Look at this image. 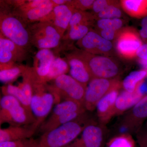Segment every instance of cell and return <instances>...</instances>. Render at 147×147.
I'll return each mask as SVG.
<instances>
[{"label":"cell","instance_id":"cell-1","mask_svg":"<svg viewBox=\"0 0 147 147\" xmlns=\"http://www.w3.org/2000/svg\"><path fill=\"white\" fill-rule=\"evenodd\" d=\"M82 116L42 134L37 147H64L70 144L89 123H83L82 120H79Z\"/></svg>","mask_w":147,"mask_h":147},{"label":"cell","instance_id":"cell-2","mask_svg":"<svg viewBox=\"0 0 147 147\" xmlns=\"http://www.w3.org/2000/svg\"><path fill=\"white\" fill-rule=\"evenodd\" d=\"M32 86L33 95L30 106L35 122L32 125L37 129L50 114L55 104V98L52 92L46 90L45 84L34 82Z\"/></svg>","mask_w":147,"mask_h":147},{"label":"cell","instance_id":"cell-3","mask_svg":"<svg viewBox=\"0 0 147 147\" xmlns=\"http://www.w3.org/2000/svg\"><path fill=\"white\" fill-rule=\"evenodd\" d=\"M76 55L84 62L93 78L116 79L119 74L118 65L108 57L93 55L84 51Z\"/></svg>","mask_w":147,"mask_h":147},{"label":"cell","instance_id":"cell-4","mask_svg":"<svg viewBox=\"0 0 147 147\" xmlns=\"http://www.w3.org/2000/svg\"><path fill=\"white\" fill-rule=\"evenodd\" d=\"M1 34L24 50L31 45L29 28H26L21 19L10 14L1 15Z\"/></svg>","mask_w":147,"mask_h":147},{"label":"cell","instance_id":"cell-5","mask_svg":"<svg viewBox=\"0 0 147 147\" xmlns=\"http://www.w3.org/2000/svg\"><path fill=\"white\" fill-rule=\"evenodd\" d=\"M122 87V82L117 78H92L86 88L84 108L87 111L92 112L102 98L113 90H119Z\"/></svg>","mask_w":147,"mask_h":147},{"label":"cell","instance_id":"cell-6","mask_svg":"<svg viewBox=\"0 0 147 147\" xmlns=\"http://www.w3.org/2000/svg\"><path fill=\"white\" fill-rule=\"evenodd\" d=\"M86 88L70 75L65 74L54 80V86L50 91L55 95L56 104L63 98L64 100H72L84 105Z\"/></svg>","mask_w":147,"mask_h":147},{"label":"cell","instance_id":"cell-7","mask_svg":"<svg viewBox=\"0 0 147 147\" xmlns=\"http://www.w3.org/2000/svg\"><path fill=\"white\" fill-rule=\"evenodd\" d=\"M40 21L29 28L32 44L40 50L57 47L62 37L59 32L50 22Z\"/></svg>","mask_w":147,"mask_h":147},{"label":"cell","instance_id":"cell-8","mask_svg":"<svg viewBox=\"0 0 147 147\" xmlns=\"http://www.w3.org/2000/svg\"><path fill=\"white\" fill-rule=\"evenodd\" d=\"M147 118V94L125 113L120 122L127 133L137 134Z\"/></svg>","mask_w":147,"mask_h":147},{"label":"cell","instance_id":"cell-9","mask_svg":"<svg viewBox=\"0 0 147 147\" xmlns=\"http://www.w3.org/2000/svg\"><path fill=\"white\" fill-rule=\"evenodd\" d=\"M142 45L140 37L134 29L127 28L119 32L116 49L123 57L129 59L135 57L137 50Z\"/></svg>","mask_w":147,"mask_h":147},{"label":"cell","instance_id":"cell-10","mask_svg":"<svg viewBox=\"0 0 147 147\" xmlns=\"http://www.w3.org/2000/svg\"><path fill=\"white\" fill-rule=\"evenodd\" d=\"M105 126L90 123L85 127L81 137L68 146L71 147H101L105 134Z\"/></svg>","mask_w":147,"mask_h":147},{"label":"cell","instance_id":"cell-11","mask_svg":"<svg viewBox=\"0 0 147 147\" xmlns=\"http://www.w3.org/2000/svg\"><path fill=\"white\" fill-rule=\"evenodd\" d=\"M77 44L85 52L94 55H106L113 48L111 41L92 31H90L82 39L78 40Z\"/></svg>","mask_w":147,"mask_h":147},{"label":"cell","instance_id":"cell-12","mask_svg":"<svg viewBox=\"0 0 147 147\" xmlns=\"http://www.w3.org/2000/svg\"><path fill=\"white\" fill-rule=\"evenodd\" d=\"M35 119L32 114L22 105L14 106L9 110L0 111V125L8 123L10 125L23 126L32 125Z\"/></svg>","mask_w":147,"mask_h":147},{"label":"cell","instance_id":"cell-13","mask_svg":"<svg viewBox=\"0 0 147 147\" xmlns=\"http://www.w3.org/2000/svg\"><path fill=\"white\" fill-rule=\"evenodd\" d=\"M68 3L63 5L56 6L53 11L41 21H49L57 28L62 36L68 29L69 22L75 9Z\"/></svg>","mask_w":147,"mask_h":147},{"label":"cell","instance_id":"cell-14","mask_svg":"<svg viewBox=\"0 0 147 147\" xmlns=\"http://www.w3.org/2000/svg\"><path fill=\"white\" fill-rule=\"evenodd\" d=\"M55 57L50 49H40L35 56L34 70L33 72L37 81L45 84L50 67Z\"/></svg>","mask_w":147,"mask_h":147},{"label":"cell","instance_id":"cell-15","mask_svg":"<svg viewBox=\"0 0 147 147\" xmlns=\"http://www.w3.org/2000/svg\"><path fill=\"white\" fill-rule=\"evenodd\" d=\"M119 90L110 92L98 103L96 108L99 123L106 126L114 117L115 105Z\"/></svg>","mask_w":147,"mask_h":147},{"label":"cell","instance_id":"cell-16","mask_svg":"<svg viewBox=\"0 0 147 147\" xmlns=\"http://www.w3.org/2000/svg\"><path fill=\"white\" fill-rule=\"evenodd\" d=\"M142 82L139 83L137 89L133 92L124 90L119 94L115 105L114 117L121 115L131 109L144 96L139 88Z\"/></svg>","mask_w":147,"mask_h":147},{"label":"cell","instance_id":"cell-17","mask_svg":"<svg viewBox=\"0 0 147 147\" xmlns=\"http://www.w3.org/2000/svg\"><path fill=\"white\" fill-rule=\"evenodd\" d=\"M36 129L32 125L29 127L10 125L0 129V143L13 142L32 138Z\"/></svg>","mask_w":147,"mask_h":147},{"label":"cell","instance_id":"cell-18","mask_svg":"<svg viewBox=\"0 0 147 147\" xmlns=\"http://www.w3.org/2000/svg\"><path fill=\"white\" fill-rule=\"evenodd\" d=\"M69 65L70 76L87 87L93 78L84 62L75 55L69 58Z\"/></svg>","mask_w":147,"mask_h":147},{"label":"cell","instance_id":"cell-19","mask_svg":"<svg viewBox=\"0 0 147 147\" xmlns=\"http://www.w3.org/2000/svg\"><path fill=\"white\" fill-rule=\"evenodd\" d=\"M120 3L129 16L137 18L147 16V0H123Z\"/></svg>","mask_w":147,"mask_h":147},{"label":"cell","instance_id":"cell-20","mask_svg":"<svg viewBox=\"0 0 147 147\" xmlns=\"http://www.w3.org/2000/svg\"><path fill=\"white\" fill-rule=\"evenodd\" d=\"M85 112L86 111H80L67 113L59 116L52 120H47L41 125L40 127V131L42 134H44L51 131L64 124L75 120L79 117L83 115Z\"/></svg>","mask_w":147,"mask_h":147},{"label":"cell","instance_id":"cell-21","mask_svg":"<svg viewBox=\"0 0 147 147\" xmlns=\"http://www.w3.org/2000/svg\"><path fill=\"white\" fill-rule=\"evenodd\" d=\"M55 7L52 1L45 0L41 4L24 12L23 14L28 21H40L53 11Z\"/></svg>","mask_w":147,"mask_h":147},{"label":"cell","instance_id":"cell-22","mask_svg":"<svg viewBox=\"0 0 147 147\" xmlns=\"http://www.w3.org/2000/svg\"><path fill=\"white\" fill-rule=\"evenodd\" d=\"M147 77V69L134 71L127 76L122 83L124 90L133 92L140 82Z\"/></svg>","mask_w":147,"mask_h":147},{"label":"cell","instance_id":"cell-23","mask_svg":"<svg viewBox=\"0 0 147 147\" xmlns=\"http://www.w3.org/2000/svg\"><path fill=\"white\" fill-rule=\"evenodd\" d=\"M2 92L3 95L12 96L15 97L20 102L22 106L32 114L30 101L20 88L8 84L2 88Z\"/></svg>","mask_w":147,"mask_h":147},{"label":"cell","instance_id":"cell-24","mask_svg":"<svg viewBox=\"0 0 147 147\" xmlns=\"http://www.w3.org/2000/svg\"><path fill=\"white\" fill-rule=\"evenodd\" d=\"M69 65L61 58L55 57L50 67L46 79V82L55 80L61 75L66 74L69 69Z\"/></svg>","mask_w":147,"mask_h":147},{"label":"cell","instance_id":"cell-25","mask_svg":"<svg viewBox=\"0 0 147 147\" xmlns=\"http://www.w3.org/2000/svg\"><path fill=\"white\" fill-rule=\"evenodd\" d=\"M105 147H136V142L131 134L123 132L111 138Z\"/></svg>","mask_w":147,"mask_h":147},{"label":"cell","instance_id":"cell-26","mask_svg":"<svg viewBox=\"0 0 147 147\" xmlns=\"http://www.w3.org/2000/svg\"><path fill=\"white\" fill-rule=\"evenodd\" d=\"M94 18L95 16L90 13L75 9L69 22L68 29L81 24L90 25Z\"/></svg>","mask_w":147,"mask_h":147},{"label":"cell","instance_id":"cell-27","mask_svg":"<svg viewBox=\"0 0 147 147\" xmlns=\"http://www.w3.org/2000/svg\"><path fill=\"white\" fill-rule=\"evenodd\" d=\"M122 16V13L118 2L116 1L113 4L107 7L100 13L96 14L95 18L98 19L120 18Z\"/></svg>","mask_w":147,"mask_h":147},{"label":"cell","instance_id":"cell-28","mask_svg":"<svg viewBox=\"0 0 147 147\" xmlns=\"http://www.w3.org/2000/svg\"><path fill=\"white\" fill-rule=\"evenodd\" d=\"M27 69L19 67L13 66L11 68L0 71V80L3 83H9L16 79L21 74H24Z\"/></svg>","mask_w":147,"mask_h":147},{"label":"cell","instance_id":"cell-29","mask_svg":"<svg viewBox=\"0 0 147 147\" xmlns=\"http://www.w3.org/2000/svg\"><path fill=\"white\" fill-rule=\"evenodd\" d=\"M123 25V21L120 18L98 19L96 24L99 30L105 29H110L118 31Z\"/></svg>","mask_w":147,"mask_h":147},{"label":"cell","instance_id":"cell-30","mask_svg":"<svg viewBox=\"0 0 147 147\" xmlns=\"http://www.w3.org/2000/svg\"><path fill=\"white\" fill-rule=\"evenodd\" d=\"M89 25L81 24L71 27L68 29L69 38L72 40L82 39L90 31Z\"/></svg>","mask_w":147,"mask_h":147},{"label":"cell","instance_id":"cell-31","mask_svg":"<svg viewBox=\"0 0 147 147\" xmlns=\"http://www.w3.org/2000/svg\"><path fill=\"white\" fill-rule=\"evenodd\" d=\"M39 143V139L33 138L30 139L3 142L0 143V147H37Z\"/></svg>","mask_w":147,"mask_h":147},{"label":"cell","instance_id":"cell-32","mask_svg":"<svg viewBox=\"0 0 147 147\" xmlns=\"http://www.w3.org/2000/svg\"><path fill=\"white\" fill-rule=\"evenodd\" d=\"M94 0L69 1V3L76 10L84 11L92 8Z\"/></svg>","mask_w":147,"mask_h":147},{"label":"cell","instance_id":"cell-33","mask_svg":"<svg viewBox=\"0 0 147 147\" xmlns=\"http://www.w3.org/2000/svg\"><path fill=\"white\" fill-rule=\"evenodd\" d=\"M116 1L108 0H96L94 1L92 9L94 12L97 14L104 10L108 6L114 3Z\"/></svg>","mask_w":147,"mask_h":147},{"label":"cell","instance_id":"cell-34","mask_svg":"<svg viewBox=\"0 0 147 147\" xmlns=\"http://www.w3.org/2000/svg\"><path fill=\"white\" fill-rule=\"evenodd\" d=\"M99 34L104 39L111 41L117 36L119 32L110 29L100 30Z\"/></svg>","mask_w":147,"mask_h":147},{"label":"cell","instance_id":"cell-35","mask_svg":"<svg viewBox=\"0 0 147 147\" xmlns=\"http://www.w3.org/2000/svg\"><path fill=\"white\" fill-rule=\"evenodd\" d=\"M137 139L139 147H147V130L141 129L137 133Z\"/></svg>","mask_w":147,"mask_h":147},{"label":"cell","instance_id":"cell-36","mask_svg":"<svg viewBox=\"0 0 147 147\" xmlns=\"http://www.w3.org/2000/svg\"><path fill=\"white\" fill-rule=\"evenodd\" d=\"M139 35L142 40L147 43V16L142 20V28L139 32Z\"/></svg>","mask_w":147,"mask_h":147},{"label":"cell","instance_id":"cell-37","mask_svg":"<svg viewBox=\"0 0 147 147\" xmlns=\"http://www.w3.org/2000/svg\"><path fill=\"white\" fill-rule=\"evenodd\" d=\"M136 55L139 59L147 61V43L143 44L139 47Z\"/></svg>","mask_w":147,"mask_h":147},{"label":"cell","instance_id":"cell-38","mask_svg":"<svg viewBox=\"0 0 147 147\" xmlns=\"http://www.w3.org/2000/svg\"><path fill=\"white\" fill-rule=\"evenodd\" d=\"M55 6L57 5H63L67 4L69 1L66 0H53L52 1Z\"/></svg>","mask_w":147,"mask_h":147},{"label":"cell","instance_id":"cell-39","mask_svg":"<svg viewBox=\"0 0 147 147\" xmlns=\"http://www.w3.org/2000/svg\"><path fill=\"white\" fill-rule=\"evenodd\" d=\"M139 62L140 65L142 66L145 69H147V61L139 59Z\"/></svg>","mask_w":147,"mask_h":147},{"label":"cell","instance_id":"cell-40","mask_svg":"<svg viewBox=\"0 0 147 147\" xmlns=\"http://www.w3.org/2000/svg\"><path fill=\"white\" fill-rule=\"evenodd\" d=\"M67 147H70V146H67Z\"/></svg>","mask_w":147,"mask_h":147},{"label":"cell","instance_id":"cell-41","mask_svg":"<svg viewBox=\"0 0 147 147\" xmlns=\"http://www.w3.org/2000/svg\"><path fill=\"white\" fill-rule=\"evenodd\" d=\"M146 127H147V123H146Z\"/></svg>","mask_w":147,"mask_h":147}]
</instances>
